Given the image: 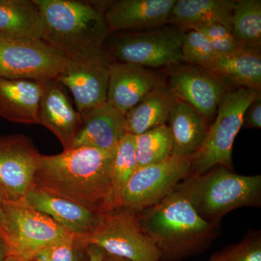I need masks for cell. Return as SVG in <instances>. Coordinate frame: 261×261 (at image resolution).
Returning a JSON list of instances; mask_svg holds the SVG:
<instances>
[{
    "mask_svg": "<svg viewBox=\"0 0 261 261\" xmlns=\"http://www.w3.org/2000/svg\"><path fill=\"white\" fill-rule=\"evenodd\" d=\"M160 82L145 67L114 62L110 67L108 102L125 116Z\"/></svg>",
    "mask_w": 261,
    "mask_h": 261,
    "instance_id": "obj_16",
    "label": "cell"
},
{
    "mask_svg": "<svg viewBox=\"0 0 261 261\" xmlns=\"http://www.w3.org/2000/svg\"><path fill=\"white\" fill-rule=\"evenodd\" d=\"M43 21L42 39L68 59L102 50L108 31L105 10L90 2L34 0Z\"/></svg>",
    "mask_w": 261,
    "mask_h": 261,
    "instance_id": "obj_3",
    "label": "cell"
},
{
    "mask_svg": "<svg viewBox=\"0 0 261 261\" xmlns=\"http://www.w3.org/2000/svg\"><path fill=\"white\" fill-rule=\"evenodd\" d=\"M217 55L203 33L195 30L185 33L181 47L182 61L205 68Z\"/></svg>",
    "mask_w": 261,
    "mask_h": 261,
    "instance_id": "obj_29",
    "label": "cell"
},
{
    "mask_svg": "<svg viewBox=\"0 0 261 261\" xmlns=\"http://www.w3.org/2000/svg\"><path fill=\"white\" fill-rule=\"evenodd\" d=\"M81 116L82 126L71 148L87 147L112 150L126 134L124 116L108 102Z\"/></svg>",
    "mask_w": 261,
    "mask_h": 261,
    "instance_id": "obj_18",
    "label": "cell"
},
{
    "mask_svg": "<svg viewBox=\"0 0 261 261\" xmlns=\"http://www.w3.org/2000/svg\"><path fill=\"white\" fill-rule=\"evenodd\" d=\"M3 218V200L0 197V225H1L2 221Z\"/></svg>",
    "mask_w": 261,
    "mask_h": 261,
    "instance_id": "obj_36",
    "label": "cell"
},
{
    "mask_svg": "<svg viewBox=\"0 0 261 261\" xmlns=\"http://www.w3.org/2000/svg\"><path fill=\"white\" fill-rule=\"evenodd\" d=\"M137 168L135 136L126 133L116 146L111 168L114 209L119 207L125 187Z\"/></svg>",
    "mask_w": 261,
    "mask_h": 261,
    "instance_id": "obj_27",
    "label": "cell"
},
{
    "mask_svg": "<svg viewBox=\"0 0 261 261\" xmlns=\"http://www.w3.org/2000/svg\"><path fill=\"white\" fill-rule=\"evenodd\" d=\"M41 156L27 136L0 137V197L3 200L25 202L34 186Z\"/></svg>",
    "mask_w": 261,
    "mask_h": 261,
    "instance_id": "obj_11",
    "label": "cell"
},
{
    "mask_svg": "<svg viewBox=\"0 0 261 261\" xmlns=\"http://www.w3.org/2000/svg\"><path fill=\"white\" fill-rule=\"evenodd\" d=\"M104 261H129L122 257L114 256V255H108L106 253L105 255Z\"/></svg>",
    "mask_w": 261,
    "mask_h": 261,
    "instance_id": "obj_35",
    "label": "cell"
},
{
    "mask_svg": "<svg viewBox=\"0 0 261 261\" xmlns=\"http://www.w3.org/2000/svg\"><path fill=\"white\" fill-rule=\"evenodd\" d=\"M260 96V90L247 88L232 89L225 94L203 143L190 157L189 176L202 174L218 166L232 168L233 142L243 127L244 113Z\"/></svg>",
    "mask_w": 261,
    "mask_h": 261,
    "instance_id": "obj_5",
    "label": "cell"
},
{
    "mask_svg": "<svg viewBox=\"0 0 261 261\" xmlns=\"http://www.w3.org/2000/svg\"><path fill=\"white\" fill-rule=\"evenodd\" d=\"M8 257H9V253H8V246L3 233L0 231V261H3Z\"/></svg>",
    "mask_w": 261,
    "mask_h": 261,
    "instance_id": "obj_34",
    "label": "cell"
},
{
    "mask_svg": "<svg viewBox=\"0 0 261 261\" xmlns=\"http://www.w3.org/2000/svg\"><path fill=\"white\" fill-rule=\"evenodd\" d=\"M190 171V157L174 155L137 168L125 187L119 207L138 212L155 205L188 177Z\"/></svg>",
    "mask_w": 261,
    "mask_h": 261,
    "instance_id": "obj_9",
    "label": "cell"
},
{
    "mask_svg": "<svg viewBox=\"0 0 261 261\" xmlns=\"http://www.w3.org/2000/svg\"><path fill=\"white\" fill-rule=\"evenodd\" d=\"M231 32L245 49L260 51L261 1L239 0L233 8Z\"/></svg>",
    "mask_w": 261,
    "mask_h": 261,
    "instance_id": "obj_25",
    "label": "cell"
},
{
    "mask_svg": "<svg viewBox=\"0 0 261 261\" xmlns=\"http://www.w3.org/2000/svg\"><path fill=\"white\" fill-rule=\"evenodd\" d=\"M175 99L187 103L207 121L214 119L228 85L202 68L183 67L172 72L167 84Z\"/></svg>",
    "mask_w": 261,
    "mask_h": 261,
    "instance_id": "obj_13",
    "label": "cell"
},
{
    "mask_svg": "<svg viewBox=\"0 0 261 261\" xmlns=\"http://www.w3.org/2000/svg\"><path fill=\"white\" fill-rule=\"evenodd\" d=\"M235 2L231 0H176L168 23L181 30H198L221 24L231 30Z\"/></svg>",
    "mask_w": 261,
    "mask_h": 261,
    "instance_id": "obj_21",
    "label": "cell"
},
{
    "mask_svg": "<svg viewBox=\"0 0 261 261\" xmlns=\"http://www.w3.org/2000/svg\"><path fill=\"white\" fill-rule=\"evenodd\" d=\"M136 214L142 231L159 250L160 261H180L201 254L212 245L219 232V225L200 217L176 190Z\"/></svg>",
    "mask_w": 261,
    "mask_h": 261,
    "instance_id": "obj_2",
    "label": "cell"
},
{
    "mask_svg": "<svg viewBox=\"0 0 261 261\" xmlns=\"http://www.w3.org/2000/svg\"><path fill=\"white\" fill-rule=\"evenodd\" d=\"M82 237L70 233L42 250L33 261H88Z\"/></svg>",
    "mask_w": 261,
    "mask_h": 261,
    "instance_id": "obj_28",
    "label": "cell"
},
{
    "mask_svg": "<svg viewBox=\"0 0 261 261\" xmlns=\"http://www.w3.org/2000/svg\"><path fill=\"white\" fill-rule=\"evenodd\" d=\"M116 148L81 147L53 155L42 154L34 186L98 214H106L114 209L111 168Z\"/></svg>",
    "mask_w": 261,
    "mask_h": 261,
    "instance_id": "obj_1",
    "label": "cell"
},
{
    "mask_svg": "<svg viewBox=\"0 0 261 261\" xmlns=\"http://www.w3.org/2000/svg\"><path fill=\"white\" fill-rule=\"evenodd\" d=\"M0 34L42 39V15L34 0H0Z\"/></svg>",
    "mask_w": 261,
    "mask_h": 261,
    "instance_id": "obj_24",
    "label": "cell"
},
{
    "mask_svg": "<svg viewBox=\"0 0 261 261\" xmlns=\"http://www.w3.org/2000/svg\"><path fill=\"white\" fill-rule=\"evenodd\" d=\"M200 217L219 225L236 209L261 206V176H243L222 166L188 176L176 187Z\"/></svg>",
    "mask_w": 261,
    "mask_h": 261,
    "instance_id": "obj_4",
    "label": "cell"
},
{
    "mask_svg": "<svg viewBox=\"0 0 261 261\" xmlns=\"http://www.w3.org/2000/svg\"><path fill=\"white\" fill-rule=\"evenodd\" d=\"M86 252L88 261H104L106 252L102 249L95 245H87L86 247Z\"/></svg>",
    "mask_w": 261,
    "mask_h": 261,
    "instance_id": "obj_33",
    "label": "cell"
},
{
    "mask_svg": "<svg viewBox=\"0 0 261 261\" xmlns=\"http://www.w3.org/2000/svg\"><path fill=\"white\" fill-rule=\"evenodd\" d=\"M66 61L42 39L0 34V77L39 82L56 80Z\"/></svg>",
    "mask_w": 261,
    "mask_h": 261,
    "instance_id": "obj_8",
    "label": "cell"
},
{
    "mask_svg": "<svg viewBox=\"0 0 261 261\" xmlns=\"http://www.w3.org/2000/svg\"><path fill=\"white\" fill-rule=\"evenodd\" d=\"M25 202L47 215L70 232L81 237L92 232L103 215L36 186H33L27 194Z\"/></svg>",
    "mask_w": 261,
    "mask_h": 261,
    "instance_id": "obj_15",
    "label": "cell"
},
{
    "mask_svg": "<svg viewBox=\"0 0 261 261\" xmlns=\"http://www.w3.org/2000/svg\"><path fill=\"white\" fill-rule=\"evenodd\" d=\"M39 116L40 124L56 136L64 150L71 148L82 126V116L72 106L64 87L56 80L43 82Z\"/></svg>",
    "mask_w": 261,
    "mask_h": 261,
    "instance_id": "obj_14",
    "label": "cell"
},
{
    "mask_svg": "<svg viewBox=\"0 0 261 261\" xmlns=\"http://www.w3.org/2000/svg\"><path fill=\"white\" fill-rule=\"evenodd\" d=\"M185 34L181 29H165L123 34L113 42V53L119 62L145 68L178 64Z\"/></svg>",
    "mask_w": 261,
    "mask_h": 261,
    "instance_id": "obj_10",
    "label": "cell"
},
{
    "mask_svg": "<svg viewBox=\"0 0 261 261\" xmlns=\"http://www.w3.org/2000/svg\"><path fill=\"white\" fill-rule=\"evenodd\" d=\"M82 238L87 245L129 261L161 260L157 247L141 228L135 211L126 207L103 214L93 231Z\"/></svg>",
    "mask_w": 261,
    "mask_h": 261,
    "instance_id": "obj_7",
    "label": "cell"
},
{
    "mask_svg": "<svg viewBox=\"0 0 261 261\" xmlns=\"http://www.w3.org/2000/svg\"><path fill=\"white\" fill-rule=\"evenodd\" d=\"M0 231L9 257L19 261L34 260L44 249L73 233L25 202L7 201Z\"/></svg>",
    "mask_w": 261,
    "mask_h": 261,
    "instance_id": "obj_6",
    "label": "cell"
},
{
    "mask_svg": "<svg viewBox=\"0 0 261 261\" xmlns=\"http://www.w3.org/2000/svg\"><path fill=\"white\" fill-rule=\"evenodd\" d=\"M111 63L104 49L82 58H67L56 81L70 90L80 114L108 102Z\"/></svg>",
    "mask_w": 261,
    "mask_h": 261,
    "instance_id": "obj_12",
    "label": "cell"
},
{
    "mask_svg": "<svg viewBox=\"0 0 261 261\" xmlns=\"http://www.w3.org/2000/svg\"><path fill=\"white\" fill-rule=\"evenodd\" d=\"M195 31L205 34L218 55L231 54L245 49L237 40L231 29L221 24H213Z\"/></svg>",
    "mask_w": 261,
    "mask_h": 261,
    "instance_id": "obj_31",
    "label": "cell"
},
{
    "mask_svg": "<svg viewBox=\"0 0 261 261\" xmlns=\"http://www.w3.org/2000/svg\"><path fill=\"white\" fill-rule=\"evenodd\" d=\"M243 126L245 128H260L261 97L250 103L244 113Z\"/></svg>",
    "mask_w": 261,
    "mask_h": 261,
    "instance_id": "obj_32",
    "label": "cell"
},
{
    "mask_svg": "<svg viewBox=\"0 0 261 261\" xmlns=\"http://www.w3.org/2000/svg\"><path fill=\"white\" fill-rule=\"evenodd\" d=\"M43 82L0 77V117L13 123L40 124Z\"/></svg>",
    "mask_w": 261,
    "mask_h": 261,
    "instance_id": "obj_19",
    "label": "cell"
},
{
    "mask_svg": "<svg viewBox=\"0 0 261 261\" xmlns=\"http://www.w3.org/2000/svg\"><path fill=\"white\" fill-rule=\"evenodd\" d=\"M174 99L167 84L160 82L125 115L126 133L137 136L166 125Z\"/></svg>",
    "mask_w": 261,
    "mask_h": 261,
    "instance_id": "obj_23",
    "label": "cell"
},
{
    "mask_svg": "<svg viewBox=\"0 0 261 261\" xmlns=\"http://www.w3.org/2000/svg\"><path fill=\"white\" fill-rule=\"evenodd\" d=\"M204 69L226 84L239 88L260 90L261 56L260 51L243 49L227 55H217Z\"/></svg>",
    "mask_w": 261,
    "mask_h": 261,
    "instance_id": "obj_22",
    "label": "cell"
},
{
    "mask_svg": "<svg viewBox=\"0 0 261 261\" xmlns=\"http://www.w3.org/2000/svg\"><path fill=\"white\" fill-rule=\"evenodd\" d=\"M209 261H261L260 231L252 232L240 243L224 247Z\"/></svg>",
    "mask_w": 261,
    "mask_h": 261,
    "instance_id": "obj_30",
    "label": "cell"
},
{
    "mask_svg": "<svg viewBox=\"0 0 261 261\" xmlns=\"http://www.w3.org/2000/svg\"><path fill=\"white\" fill-rule=\"evenodd\" d=\"M172 140V155L191 157L203 143L208 132V121L187 103L175 99L168 116Z\"/></svg>",
    "mask_w": 261,
    "mask_h": 261,
    "instance_id": "obj_20",
    "label": "cell"
},
{
    "mask_svg": "<svg viewBox=\"0 0 261 261\" xmlns=\"http://www.w3.org/2000/svg\"><path fill=\"white\" fill-rule=\"evenodd\" d=\"M176 0H118L105 10L108 30L152 28L168 23Z\"/></svg>",
    "mask_w": 261,
    "mask_h": 261,
    "instance_id": "obj_17",
    "label": "cell"
},
{
    "mask_svg": "<svg viewBox=\"0 0 261 261\" xmlns=\"http://www.w3.org/2000/svg\"><path fill=\"white\" fill-rule=\"evenodd\" d=\"M135 142L138 168L162 162L172 156V140L166 125L135 136Z\"/></svg>",
    "mask_w": 261,
    "mask_h": 261,
    "instance_id": "obj_26",
    "label": "cell"
},
{
    "mask_svg": "<svg viewBox=\"0 0 261 261\" xmlns=\"http://www.w3.org/2000/svg\"><path fill=\"white\" fill-rule=\"evenodd\" d=\"M3 261H19V260H16V259L13 258V257H7V258L5 259V260H4Z\"/></svg>",
    "mask_w": 261,
    "mask_h": 261,
    "instance_id": "obj_37",
    "label": "cell"
}]
</instances>
